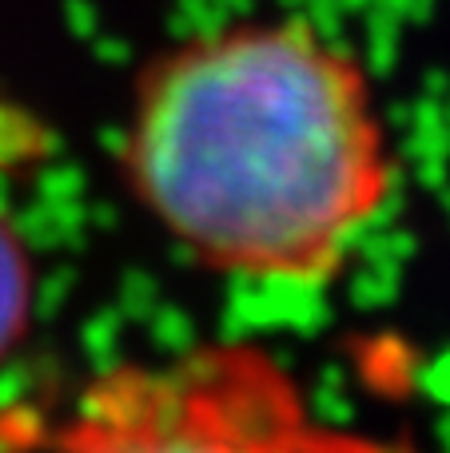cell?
<instances>
[{
	"mask_svg": "<svg viewBox=\"0 0 450 453\" xmlns=\"http://www.w3.org/2000/svg\"><path fill=\"white\" fill-rule=\"evenodd\" d=\"M120 167L199 263L307 287L339 271L395 196L363 60L303 16L223 24L151 56Z\"/></svg>",
	"mask_w": 450,
	"mask_h": 453,
	"instance_id": "1",
	"label": "cell"
},
{
	"mask_svg": "<svg viewBox=\"0 0 450 453\" xmlns=\"http://www.w3.org/2000/svg\"><path fill=\"white\" fill-rule=\"evenodd\" d=\"M40 453H403L311 410L260 342L120 362L76 394Z\"/></svg>",
	"mask_w": 450,
	"mask_h": 453,
	"instance_id": "2",
	"label": "cell"
},
{
	"mask_svg": "<svg viewBox=\"0 0 450 453\" xmlns=\"http://www.w3.org/2000/svg\"><path fill=\"white\" fill-rule=\"evenodd\" d=\"M36 314V263L20 226L0 207V362L24 342Z\"/></svg>",
	"mask_w": 450,
	"mask_h": 453,
	"instance_id": "3",
	"label": "cell"
},
{
	"mask_svg": "<svg viewBox=\"0 0 450 453\" xmlns=\"http://www.w3.org/2000/svg\"><path fill=\"white\" fill-rule=\"evenodd\" d=\"M403 453H411V449H403Z\"/></svg>",
	"mask_w": 450,
	"mask_h": 453,
	"instance_id": "4",
	"label": "cell"
}]
</instances>
